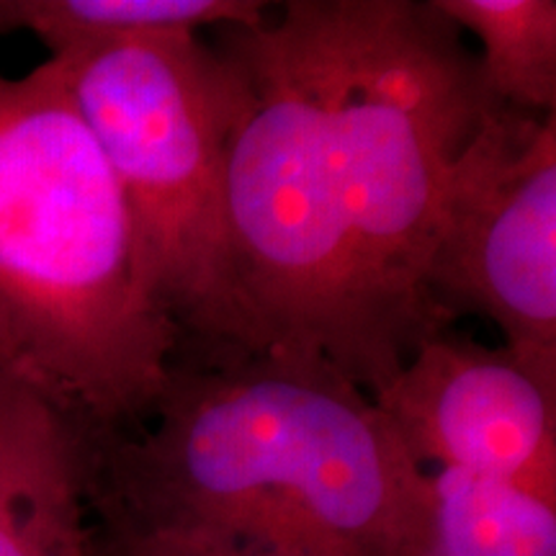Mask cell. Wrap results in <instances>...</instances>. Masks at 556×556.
Wrapping results in <instances>:
<instances>
[{
    "instance_id": "cell-1",
    "label": "cell",
    "mask_w": 556,
    "mask_h": 556,
    "mask_svg": "<svg viewBox=\"0 0 556 556\" xmlns=\"http://www.w3.org/2000/svg\"><path fill=\"white\" fill-rule=\"evenodd\" d=\"M217 50L245 93L227 227L253 336L374 397L451 330L426 274L451 165L500 106L477 52L433 0H287Z\"/></svg>"
},
{
    "instance_id": "cell-2",
    "label": "cell",
    "mask_w": 556,
    "mask_h": 556,
    "mask_svg": "<svg viewBox=\"0 0 556 556\" xmlns=\"http://www.w3.org/2000/svg\"><path fill=\"white\" fill-rule=\"evenodd\" d=\"M93 523L291 556H428L433 486L368 392L291 348L176 361L150 420L90 435Z\"/></svg>"
},
{
    "instance_id": "cell-3",
    "label": "cell",
    "mask_w": 556,
    "mask_h": 556,
    "mask_svg": "<svg viewBox=\"0 0 556 556\" xmlns=\"http://www.w3.org/2000/svg\"><path fill=\"white\" fill-rule=\"evenodd\" d=\"M180 351L127 204L54 58L0 73V371L90 435L150 420Z\"/></svg>"
},
{
    "instance_id": "cell-4",
    "label": "cell",
    "mask_w": 556,
    "mask_h": 556,
    "mask_svg": "<svg viewBox=\"0 0 556 556\" xmlns=\"http://www.w3.org/2000/svg\"><path fill=\"white\" fill-rule=\"evenodd\" d=\"M54 60L119 184L144 283L178 330L176 361L261 351L227 227V152L245 99L238 70L199 34Z\"/></svg>"
},
{
    "instance_id": "cell-5",
    "label": "cell",
    "mask_w": 556,
    "mask_h": 556,
    "mask_svg": "<svg viewBox=\"0 0 556 556\" xmlns=\"http://www.w3.org/2000/svg\"><path fill=\"white\" fill-rule=\"evenodd\" d=\"M426 287L448 328L490 319L556 389V114L484 116L451 165Z\"/></svg>"
},
{
    "instance_id": "cell-6",
    "label": "cell",
    "mask_w": 556,
    "mask_h": 556,
    "mask_svg": "<svg viewBox=\"0 0 556 556\" xmlns=\"http://www.w3.org/2000/svg\"><path fill=\"white\" fill-rule=\"evenodd\" d=\"M374 402L426 471L500 479L556 500V389L503 345L441 332Z\"/></svg>"
},
{
    "instance_id": "cell-7",
    "label": "cell",
    "mask_w": 556,
    "mask_h": 556,
    "mask_svg": "<svg viewBox=\"0 0 556 556\" xmlns=\"http://www.w3.org/2000/svg\"><path fill=\"white\" fill-rule=\"evenodd\" d=\"M90 433L0 371V556H99Z\"/></svg>"
},
{
    "instance_id": "cell-8",
    "label": "cell",
    "mask_w": 556,
    "mask_h": 556,
    "mask_svg": "<svg viewBox=\"0 0 556 556\" xmlns=\"http://www.w3.org/2000/svg\"><path fill=\"white\" fill-rule=\"evenodd\" d=\"M261 0H0V34H31L52 54L131 39L193 37L206 26H258Z\"/></svg>"
},
{
    "instance_id": "cell-9",
    "label": "cell",
    "mask_w": 556,
    "mask_h": 556,
    "mask_svg": "<svg viewBox=\"0 0 556 556\" xmlns=\"http://www.w3.org/2000/svg\"><path fill=\"white\" fill-rule=\"evenodd\" d=\"M428 556H556V500L500 479L430 471Z\"/></svg>"
},
{
    "instance_id": "cell-10",
    "label": "cell",
    "mask_w": 556,
    "mask_h": 556,
    "mask_svg": "<svg viewBox=\"0 0 556 556\" xmlns=\"http://www.w3.org/2000/svg\"><path fill=\"white\" fill-rule=\"evenodd\" d=\"M458 31L475 34L482 80L500 106L556 114L554 0H433Z\"/></svg>"
},
{
    "instance_id": "cell-11",
    "label": "cell",
    "mask_w": 556,
    "mask_h": 556,
    "mask_svg": "<svg viewBox=\"0 0 556 556\" xmlns=\"http://www.w3.org/2000/svg\"><path fill=\"white\" fill-rule=\"evenodd\" d=\"M96 541H99V556H291L268 548L222 544V541L148 536V533H124L101 526H96Z\"/></svg>"
}]
</instances>
